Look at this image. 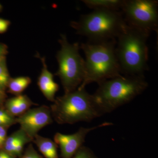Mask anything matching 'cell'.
I'll return each instance as SVG.
<instances>
[{
    "label": "cell",
    "mask_w": 158,
    "mask_h": 158,
    "mask_svg": "<svg viewBox=\"0 0 158 158\" xmlns=\"http://www.w3.org/2000/svg\"><path fill=\"white\" fill-rule=\"evenodd\" d=\"M149 34L126 24L117 37L115 52L121 73L144 76L148 70Z\"/></svg>",
    "instance_id": "cell-1"
},
{
    "label": "cell",
    "mask_w": 158,
    "mask_h": 158,
    "mask_svg": "<svg viewBox=\"0 0 158 158\" xmlns=\"http://www.w3.org/2000/svg\"><path fill=\"white\" fill-rule=\"evenodd\" d=\"M116 40L98 43H82L80 48L86 57L85 76L79 88H85L90 83L98 84L121 76L116 58Z\"/></svg>",
    "instance_id": "cell-2"
},
{
    "label": "cell",
    "mask_w": 158,
    "mask_h": 158,
    "mask_svg": "<svg viewBox=\"0 0 158 158\" xmlns=\"http://www.w3.org/2000/svg\"><path fill=\"white\" fill-rule=\"evenodd\" d=\"M50 108L53 119L59 124L90 122L104 115L93 95L85 88L56 97Z\"/></svg>",
    "instance_id": "cell-3"
},
{
    "label": "cell",
    "mask_w": 158,
    "mask_h": 158,
    "mask_svg": "<svg viewBox=\"0 0 158 158\" xmlns=\"http://www.w3.org/2000/svg\"><path fill=\"white\" fill-rule=\"evenodd\" d=\"M92 94L103 114L131 101L148 87L144 76H120L98 84Z\"/></svg>",
    "instance_id": "cell-4"
},
{
    "label": "cell",
    "mask_w": 158,
    "mask_h": 158,
    "mask_svg": "<svg viewBox=\"0 0 158 158\" xmlns=\"http://www.w3.org/2000/svg\"><path fill=\"white\" fill-rule=\"evenodd\" d=\"M126 24L121 11L96 9L72 22L71 26L88 42L98 43L116 40Z\"/></svg>",
    "instance_id": "cell-5"
},
{
    "label": "cell",
    "mask_w": 158,
    "mask_h": 158,
    "mask_svg": "<svg viewBox=\"0 0 158 158\" xmlns=\"http://www.w3.org/2000/svg\"><path fill=\"white\" fill-rule=\"evenodd\" d=\"M59 42L61 48L56 55L59 69L55 75L60 79L65 94L77 90L85 76V60L79 52L78 43L71 44L65 34H61Z\"/></svg>",
    "instance_id": "cell-6"
},
{
    "label": "cell",
    "mask_w": 158,
    "mask_h": 158,
    "mask_svg": "<svg viewBox=\"0 0 158 158\" xmlns=\"http://www.w3.org/2000/svg\"><path fill=\"white\" fill-rule=\"evenodd\" d=\"M158 7L156 0H124L121 9L128 25L150 34L158 31Z\"/></svg>",
    "instance_id": "cell-7"
},
{
    "label": "cell",
    "mask_w": 158,
    "mask_h": 158,
    "mask_svg": "<svg viewBox=\"0 0 158 158\" xmlns=\"http://www.w3.org/2000/svg\"><path fill=\"white\" fill-rule=\"evenodd\" d=\"M16 118L17 123L20 126V128L33 140L41 129L53 122L50 108L45 105L29 109Z\"/></svg>",
    "instance_id": "cell-8"
},
{
    "label": "cell",
    "mask_w": 158,
    "mask_h": 158,
    "mask_svg": "<svg viewBox=\"0 0 158 158\" xmlns=\"http://www.w3.org/2000/svg\"><path fill=\"white\" fill-rule=\"evenodd\" d=\"M112 125L113 123H111L104 122L93 127H81L76 132L71 135H64L57 132L54 136V141L60 148L62 158H72L82 147L86 136L90 132Z\"/></svg>",
    "instance_id": "cell-9"
},
{
    "label": "cell",
    "mask_w": 158,
    "mask_h": 158,
    "mask_svg": "<svg viewBox=\"0 0 158 158\" xmlns=\"http://www.w3.org/2000/svg\"><path fill=\"white\" fill-rule=\"evenodd\" d=\"M36 57L40 59L42 64L41 73L37 80V85L45 98L53 102L56 98V93L59 90V85L54 81V75L49 71L45 58L40 56L38 53Z\"/></svg>",
    "instance_id": "cell-10"
},
{
    "label": "cell",
    "mask_w": 158,
    "mask_h": 158,
    "mask_svg": "<svg viewBox=\"0 0 158 158\" xmlns=\"http://www.w3.org/2000/svg\"><path fill=\"white\" fill-rule=\"evenodd\" d=\"M32 142L33 140L20 128L7 137L3 150L13 156L20 157L23 152L25 144Z\"/></svg>",
    "instance_id": "cell-11"
},
{
    "label": "cell",
    "mask_w": 158,
    "mask_h": 158,
    "mask_svg": "<svg viewBox=\"0 0 158 158\" xmlns=\"http://www.w3.org/2000/svg\"><path fill=\"white\" fill-rule=\"evenodd\" d=\"M37 105L27 95L21 94L6 99L4 108L11 116L17 117L26 113L32 106Z\"/></svg>",
    "instance_id": "cell-12"
},
{
    "label": "cell",
    "mask_w": 158,
    "mask_h": 158,
    "mask_svg": "<svg viewBox=\"0 0 158 158\" xmlns=\"http://www.w3.org/2000/svg\"><path fill=\"white\" fill-rule=\"evenodd\" d=\"M46 158H58V145L51 139L37 135L33 142Z\"/></svg>",
    "instance_id": "cell-13"
},
{
    "label": "cell",
    "mask_w": 158,
    "mask_h": 158,
    "mask_svg": "<svg viewBox=\"0 0 158 158\" xmlns=\"http://www.w3.org/2000/svg\"><path fill=\"white\" fill-rule=\"evenodd\" d=\"M124 0H83L88 8L100 10L119 11L121 9Z\"/></svg>",
    "instance_id": "cell-14"
},
{
    "label": "cell",
    "mask_w": 158,
    "mask_h": 158,
    "mask_svg": "<svg viewBox=\"0 0 158 158\" xmlns=\"http://www.w3.org/2000/svg\"><path fill=\"white\" fill-rule=\"evenodd\" d=\"M31 83L30 77L22 76L11 78L7 85V92L15 96L22 94Z\"/></svg>",
    "instance_id": "cell-15"
},
{
    "label": "cell",
    "mask_w": 158,
    "mask_h": 158,
    "mask_svg": "<svg viewBox=\"0 0 158 158\" xmlns=\"http://www.w3.org/2000/svg\"><path fill=\"white\" fill-rule=\"evenodd\" d=\"M11 78L7 67L6 58L0 61V88L6 91Z\"/></svg>",
    "instance_id": "cell-16"
},
{
    "label": "cell",
    "mask_w": 158,
    "mask_h": 158,
    "mask_svg": "<svg viewBox=\"0 0 158 158\" xmlns=\"http://www.w3.org/2000/svg\"><path fill=\"white\" fill-rule=\"evenodd\" d=\"M16 124V117L10 115L5 108H0V126L9 128Z\"/></svg>",
    "instance_id": "cell-17"
},
{
    "label": "cell",
    "mask_w": 158,
    "mask_h": 158,
    "mask_svg": "<svg viewBox=\"0 0 158 158\" xmlns=\"http://www.w3.org/2000/svg\"><path fill=\"white\" fill-rule=\"evenodd\" d=\"M19 158H42L36 151L32 143H30L28 147Z\"/></svg>",
    "instance_id": "cell-18"
},
{
    "label": "cell",
    "mask_w": 158,
    "mask_h": 158,
    "mask_svg": "<svg viewBox=\"0 0 158 158\" xmlns=\"http://www.w3.org/2000/svg\"><path fill=\"white\" fill-rule=\"evenodd\" d=\"M74 158H93L90 150L82 146L74 156Z\"/></svg>",
    "instance_id": "cell-19"
},
{
    "label": "cell",
    "mask_w": 158,
    "mask_h": 158,
    "mask_svg": "<svg viewBox=\"0 0 158 158\" xmlns=\"http://www.w3.org/2000/svg\"><path fill=\"white\" fill-rule=\"evenodd\" d=\"M9 128L0 126V150H2L7 137V131Z\"/></svg>",
    "instance_id": "cell-20"
},
{
    "label": "cell",
    "mask_w": 158,
    "mask_h": 158,
    "mask_svg": "<svg viewBox=\"0 0 158 158\" xmlns=\"http://www.w3.org/2000/svg\"><path fill=\"white\" fill-rule=\"evenodd\" d=\"M11 22L9 20L0 18V34H4L8 31Z\"/></svg>",
    "instance_id": "cell-21"
},
{
    "label": "cell",
    "mask_w": 158,
    "mask_h": 158,
    "mask_svg": "<svg viewBox=\"0 0 158 158\" xmlns=\"http://www.w3.org/2000/svg\"><path fill=\"white\" fill-rule=\"evenodd\" d=\"M8 53V46L5 44L0 43V61L6 59Z\"/></svg>",
    "instance_id": "cell-22"
},
{
    "label": "cell",
    "mask_w": 158,
    "mask_h": 158,
    "mask_svg": "<svg viewBox=\"0 0 158 158\" xmlns=\"http://www.w3.org/2000/svg\"><path fill=\"white\" fill-rule=\"evenodd\" d=\"M7 97L6 91L0 88V108L4 107Z\"/></svg>",
    "instance_id": "cell-23"
},
{
    "label": "cell",
    "mask_w": 158,
    "mask_h": 158,
    "mask_svg": "<svg viewBox=\"0 0 158 158\" xmlns=\"http://www.w3.org/2000/svg\"><path fill=\"white\" fill-rule=\"evenodd\" d=\"M0 158H16L10 154L6 152L4 150H0Z\"/></svg>",
    "instance_id": "cell-24"
},
{
    "label": "cell",
    "mask_w": 158,
    "mask_h": 158,
    "mask_svg": "<svg viewBox=\"0 0 158 158\" xmlns=\"http://www.w3.org/2000/svg\"><path fill=\"white\" fill-rule=\"evenodd\" d=\"M3 7L1 5V3H0V12L2 11V10Z\"/></svg>",
    "instance_id": "cell-25"
}]
</instances>
